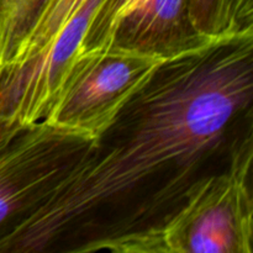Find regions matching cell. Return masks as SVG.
Returning <instances> with one entry per match:
<instances>
[{"label": "cell", "instance_id": "7a4b0ae2", "mask_svg": "<svg viewBox=\"0 0 253 253\" xmlns=\"http://www.w3.org/2000/svg\"><path fill=\"white\" fill-rule=\"evenodd\" d=\"M252 156L249 135L226 169L194 180L172 214L136 231L91 239L74 252L252 253Z\"/></svg>", "mask_w": 253, "mask_h": 253}, {"label": "cell", "instance_id": "277c9868", "mask_svg": "<svg viewBox=\"0 0 253 253\" xmlns=\"http://www.w3.org/2000/svg\"><path fill=\"white\" fill-rule=\"evenodd\" d=\"M165 61L115 47L77 54L44 121L99 137Z\"/></svg>", "mask_w": 253, "mask_h": 253}, {"label": "cell", "instance_id": "8992f818", "mask_svg": "<svg viewBox=\"0 0 253 253\" xmlns=\"http://www.w3.org/2000/svg\"><path fill=\"white\" fill-rule=\"evenodd\" d=\"M210 40L195 29L189 0H115L81 53L115 47L169 59Z\"/></svg>", "mask_w": 253, "mask_h": 253}, {"label": "cell", "instance_id": "6da1fadb", "mask_svg": "<svg viewBox=\"0 0 253 253\" xmlns=\"http://www.w3.org/2000/svg\"><path fill=\"white\" fill-rule=\"evenodd\" d=\"M252 99L253 30L166 59L59 189L0 239V253L47 251L163 174L182 202Z\"/></svg>", "mask_w": 253, "mask_h": 253}, {"label": "cell", "instance_id": "30bf717a", "mask_svg": "<svg viewBox=\"0 0 253 253\" xmlns=\"http://www.w3.org/2000/svg\"><path fill=\"white\" fill-rule=\"evenodd\" d=\"M10 1H11V0H0V7L4 6V5H6L7 2H10Z\"/></svg>", "mask_w": 253, "mask_h": 253}, {"label": "cell", "instance_id": "ba28073f", "mask_svg": "<svg viewBox=\"0 0 253 253\" xmlns=\"http://www.w3.org/2000/svg\"><path fill=\"white\" fill-rule=\"evenodd\" d=\"M195 29L207 39L253 30V0H189Z\"/></svg>", "mask_w": 253, "mask_h": 253}, {"label": "cell", "instance_id": "9c48e42d", "mask_svg": "<svg viewBox=\"0 0 253 253\" xmlns=\"http://www.w3.org/2000/svg\"><path fill=\"white\" fill-rule=\"evenodd\" d=\"M27 126L21 125L14 120L9 119H0V151L10 142L14 137H16L22 130Z\"/></svg>", "mask_w": 253, "mask_h": 253}, {"label": "cell", "instance_id": "5b68a950", "mask_svg": "<svg viewBox=\"0 0 253 253\" xmlns=\"http://www.w3.org/2000/svg\"><path fill=\"white\" fill-rule=\"evenodd\" d=\"M114 0H86L56 39L31 58L0 67V119L44 120L91 22Z\"/></svg>", "mask_w": 253, "mask_h": 253}, {"label": "cell", "instance_id": "52a82bcc", "mask_svg": "<svg viewBox=\"0 0 253 253\" xmlns=\"http://www.w3.org/2000/svg\"><path fill=\"white\" fill-rule=\"evenodd\" d=\"M86 0H11L0 7V67L46 48Z\"/></svg>", "mask_w": 253, "mask_h": 253}, {"label": "cell", "instance_id": "3957f363", "mask_svg": "<svg viewBox=\"0 0 253 253\" xmlns=\"http://www.w3.org/2000/svg\"><path fill=\"white\" fill-rule=\"evenodd\" d=\"M96 138L43 120L25 127L0 151V239L59 189Z\"/></svg>", "mask_w": 253, "mask_h": 253}]
</instances>
